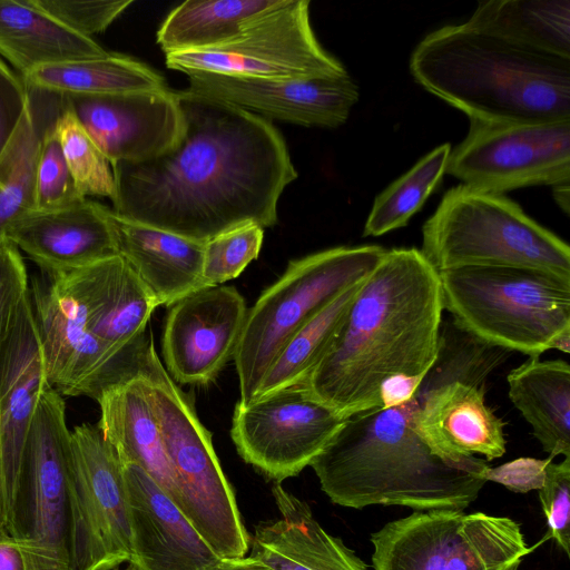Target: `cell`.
I'll return each instance as SVG.
<instances>
[{
    "label": "cell",
    "mask_w": 570,
    "mask_h": 570,
    "mask_svg": "<svg viewBox=\"0 0 570 570\" xmlns=\"http://www.w3.org/2000/svg\"><path fill=\"white\" fill-rule=\"evenodd\" d=\"M177 92L180 141L157 158L111 165V210L203 244L243 224L274 226L278 200L298 176L283 135L239 107Z\"/></svg>",
    "instance_id": "cell-1"
},
{
    "label": "cell",
    "mask_w": 570,
    "mask_h": 570,
    "mask_svg": "<svg viewBox=\"0 0 570 570\" xmlns=\"http://www.w3.org/2000/svg\"><path fill=\"white\" fill-rule=\"evenodd\" d=\"M443 311L439 273L420 249H386L333 345L301 385L343 419L381 407L386 379L425 375L433 365Z\"/></svg>",
    "instance_id": "cell-2"
},
{
    "label": "cell",
    "mask_w": 570,
    "mask_h": 570,
    "mask_svg": "<svg viewBox=\"0 0 570 570\" xmlns=\"http://www.w3.org/2000/svg\"><path fill=\"white\" fill-rule=\"evenodd\" d=\"M32 281L46 377L61 395L98 400L158 356L148 330L158 304L120 255Z\"/></svg>",
    "instance_id": "cell-3"
},
{
    "label": "cell",
    "mask_w": 570,
    "mask_h": 570,
    "mask_svg": "<svg viewBox=\"0 0 570 570\" xmlns=\"http://www.w3.org/2000/svg\"><path fill=\"white\" fill-rule=\"evenodd\" d=\"M416 406L414 396L346 419L309 464L332 502L429 511L463 510L478 498L487 482V461L453 462L435 454L412 425Z\"/></svg>",
    "instance_id": "cell-4"
},
{
    "label": "cell",
    "mask_w": 570,
    "mask_h": 570,
    "mask_svg": "<svg viewBox=\"0 0 570 570\" xmlns=\"http://www.w3.org/2000/svg\"><path fill=\"white\" fill-rule=\"evenodd\" d=\"M410 70L424 89L491 122L570 120V59L470 26H444L412 52Z\"/></svg>",
    "instance_id": "cell-5"
},
{
    "label": "cell",
    "mask_w": 570,
    "mask_h": 570,
    "mask_svg": "<svg viewBox=\"0 0 570 570\" xmlns=\"http://www.w3.org/2000/svg\"><path fill=\"white\" fill-rule=\"evenodd\" d=\"M443 307L476 340L540 356L570 352V278L515 267L439 272Z\"/></svg>",
    "instance_id": "cell-6"
},
{
    "label": "cell",
    "mask_w": 570,
    "mask_h": 570,
    "mask_svg": "<svg viewBox=\"0 0 570 570\" xmlns=\"http://www.w3.org/2000/svg\"><path fill=\"white\" fill-rule=\"evenodd\" d=\"M423 257L439 273L461 267L531 268L570 278V248L503 194L449 189L422 227Z\"/></svg>",
    "instance_id": "cell-7"
},
{
    "label": "cell",
    "mask_w": 570,
    "mask_h": 570,
    "mask_svg": "<svg viewBox=\"0 0 570 570\" xmlns=\"http://www.w3.org/2000/svg\"><path fill=\"white\" fill-rule=\"evenodd\" d=\"M385 252L379 245L338 246L288 263L247 311L233 357L239 404L254 401L265 374L291 338L336 296L364 281Z\"/></svg>",
    "instance_id": "cell-8"
},
{
    "label": "cell",
    "mask_w": 570,
    "mask_h": 570,
    "mask_svg": "<svg viewBox=\"0 0 570 570\" xmlns=\"http://www.w3.org/2000/svg\"><path fill=\"white\" fill-rule=\"evenodd\" d=\"M168 458L173 502L222 559L242 558L248 534L208 430L157 357L141 374Z\"/></svg>",
    "instance_id": "cell-9"
},
{
    "label": "cell",
    "mask_w": 570,
    "mask_h": 570,
    "mask_svg": "<svg viewBox=\"0 0 570 570\" xmlns=\"http://www.w3.org/2000/svg\"><path fill=\"white\" fill-rule=\"evenodd\" d=\"M371 541L375 570H518L532 550L514 520L451 509L389 522Z\"/></svg>",
    "instance_id": "cell-10"
},
{
    "label": "cell",
    "mask_w": 570,
    "mask_h": 570,
    "mask_svg": "<svg viewBox=\"0 0 570 570\" xmlns=\"http://www.w3.org/2000/svg\"><path fill=\"white\" fill-rule=\"evenodd\" d=\"M71 472L65 401L48 385L28 430L6 528L72 566Z\"/></svg>",
    "instance_id": "cell-11"
},
{
    "label": "cell",
    "mask_w": 570,
    "mask_h": 570,
    "mask_svg": "<svg viewBox=\"0 0 570 570\" xmlns=\"http://www.w3.org/2000/svg\"><path fill=\"white\" fill-rule=\"evenodd\" d=\"M169 69L268 79L348 75L317 41L308 0H275L255 14L234 40L217 47L166 53Z\"/></svg>",
    "instance_id": "cell-12"
},
{
    "label": "cell",
    "mask_w": 570,
    "mask_h": 570,
    "mask_svg": "<svg viewBox=\"0 0 570 570\" xmlns=\"http://www.w3.org/2000/svg\"><path fill=\"white\" fill-rule=\"evenodd\" d=\"M445 173L493 194L570 184V120L518 124L470 118L468 135L451 150Z\"/></svg>",
    "instance_id": "cell-13"
},
{
    "label": "cell",
    "mask_w": 570,
    "mask_h": 570,
    "mask_svg": "<svg viewBox=\"0 0 570 570\" xmlns=\"http://www.w3.org/2000/svg\"><path fill=\"white\" fill-rule=\"evenodd\" d=\"M71 557L73 570H112L131 558L122 464L98 425L71 432Z\"/></svg>",
    "instance_id": "cell-14"
},
{
    "label": "cell",
    "mask_w": 570,
    "mask_h": 570,
    "mask_svg": "<svg viewBox=\"0 0 570 570\" xmlns=\"http://www.w3.org/2000/svg\"><path fill=\"white\" fill-rule=\"evenodd\" d=\"M345 421L295 385L248 405L237 402L230 438L246 463L281 483L309 465Z\"/></svg>",
    "instance_id": "cell-15"
},
{
    "label": "cell",
    "mask_w": 570,
    "mask_h": 570,
    "mask_svg": "<svg viewBox=\"0 0 570 570\" xmlns=\"http://www.w3.org/2000/svg\"><path fill=\"white\" fill-rule=\"evenodd\" d=\"M63 99L110 166L157 158L175 148L184 132L179 96L169 88Z\"/></svg>",
    "instance_id": "cell-16"
},
{
    "label": "cell",
    "mask_w": 570,
    "mask_h": 570,
    "mask_svg": "<svg viewBox=\"0 0 570 570\" xmlns=\"http://www.w3.org/2000/svg\"><path fill=\"white\" fill-rule=\"evenodd\" d=\"M161 350L169 376L207 385L234 357L247 307L233 286L202 288L169 306Z\"/></svg>",
    "instance_id": "cell-17"
},
{
    "label": "cell",
    "mask_w": 570,
    "mask_h": 570,
    "mask_svg": "<svg viewBox=\"0 0 570 570\" xmlns=\"http://www.w3.org/2000/svg\"><path fill=\"white\" fill-rule=\"evenodd\" d=\"M187 91L228 102L267 120L305 127L336 128L358 101L346 75L313 79H268L210 72L188 73Z\"/></svg>",
    "instance_id": "cell-18"
},
{
    "label": "cell",
    "mask_w": 570,
    "mask_h": 570,
    "mask_svg": "<svg viewBox=\"0 0 570 570\" xmlns=\"http://www.w3.org/2000/svg\"><path fill=\"white\" fill-rule=\"evenodd\" d=\"M48 385L29 293L0 346V523L4 527L28 430Z\"/></svg>",
    "instance_id": "cell-19"
},
{
    "label": "cell",
    "mask_w": 570,
    "mask_h": 570,
    "mask_svg": "<svg viewBox=\"0 0 570 570\" xmlns=\"http://www.w3.org/2000/svg\"><path fill=\"white\" fill-rule=\"evenodd\" d=\"M138 570H216L222 561L164 490L138 465L122 464Z\"/></svg>",
    "instance_id": "cell-20"
},
{
    "label": "cell",
    "mask_w": 570,
    "mask_h": 570,
    "mask_svg": "<svg viewBox=\"0 0 570 570\" xmlns=\"http://www.w3.org/2000/svg\"><path fill=\"white\" fill-rule=\"evenodd\" d=\"M487 389L460 381L419 390L412 425L439 456L468 462L483 455L501 458L507 450L505 422L485 403Z\"/></svg>",
    "instance_id": "cell-21"
},
{
    "label": "cell",
    "mask_w": 570,
    "mask_h": 570,
    "mask_svg": "<svg viewBox=\"0 0 570 570\" xmlns=\"http://www.w3.org/2000/svg\"><path fill=\"white\" fill-rule=\"evenodd\" d=\"M6 238L45 273L86 267L117 256L110 208L87 198L52 210H31L16 220Z\"/></svg>",
    "instance_id": "cell-22"
},
{
    "label": "cell",
    "mask_w": 570,
    "mask_h": 570,
    "mask_svg": "<svg viewBox=\"0 0 570 570\" xmlns=\"http://www.w3.org/2000/svg\"><path fill=\"white\" fill-rule=\"evenodd\" d=\"M118 254L125 258L158 306H171L205 288L204 244L132 222L110 209Z\"/></svg>",
    "instance_id": "cell-23"
},
{
    "label": "cell",
    "mask_w": 570,
    "mask_h": 570,
    "mask_svg": "<svg viewBox=\"0 0 570 570\" xmlns=\"http://www.w3.org/2000/svg\"><path fill=\"white\" fill-rule=\"evenodd\" d=\"M273 495L282 517L256 528L252 557L275 570H367L341 539L320 525L304 501L281 483Z\"/></svg>",
    "instance_id": "cell-24"
},
{
    "label": "cell",
    "mask_w": 570,
    "mask_h": 570,
    "mask_svg": "<svg viewBox=\"0 0 570 570\" xmlns=\"http://www.w3.org/2000/svg\"><path fill=\"white\" fill-rule=\"evenodd\" d=\"M97 402L100 406L97 425L121 464L138 465L173 501L171 471L142 376L109 387Z\"/></svg>",
    "instance_id": "cell-25"
},
{
    "label": "cell",
    "mask_w": 570,
    "mask_h": 570,
    "mask_svg": "<svg viewBox=\"0 0 570 570\" xmlns=\"http://www.w3.org/2000/svg\"><path fill=\"white\" fill-rule=\"evenodd\" d=\"M108 55L92 38L78 35L33 0H0V56L19 75L40 67Z\"/></svg>",
    "instance_id": "cell-26"
},
{
    "label": "cell",
    "mask_w": 570,
    "mask_h": 570,
    "mask_svg": "<svg viewBox=\"0 0 570 570\" xmlns=\"http://www.w3.org/2000/svg\"><path fill=\"white\" fill-rule=\"evenodd\" d=\"M28 88L27 110L0 153V243L16 220L36 208V171L42 141L66 107L63 95Z\"/></svg>",
    "instance_id": "cell-27"
},
{
    "label": "cell",
    "mask_w": 570,
    "mask_h": 570,
    "mask_svg": "<svg viewBox=\"0 0 570 570\" xmlns=\"http://www.w3.org/2000/svg\"><path fill=\"white\" fill-rule=\"evenodd\" d=\"M508 395L552 459L570 458V365L564 360H528L507 375Z\"/></svg>",
    "instance_id": "cell-28"
},
{
    "label": "cell",
    "mask_w": 570,
    "mask_h": 570,
    "mask_svg": "<svg viewBox=\"0 0 570 570\" xmlns=\"http://www.w3.org/2000/svg\"><path fill=\"white\" fill-rule=\"evenodd\" d=\"M466 22L513 42L570 59L569 0L482 1Z\"/></svg>",
    "instance_id": "cell-29"
},
{
    "label": "cell",
    "mask_w": 570,
    "mask_h": 570,
    "mask_svg": "<svg viewBox=\"0 0 570 570\" xmlns=\"http://www.w3.org/2000/svg\"><path fill=\"white\" fill-rule=\"evenodd\" d=\"M30 87L62 95H111L168 88L165 78L120 53L40 67L22 76Z\"/></svg>",
    "instance_id": "cell-30"
},
{
    "label": "cell",
    "mask_w": 570,
    "mask_h": 570,
    "mask_svg": "<svg viewBox=\"0 0 570 570\" xmlns=\"http://www.w3.org/2000/svg\"><path fill=\"white\" fill-rule=\"evenodd\" d=\"M275 0H189L175 7L157 31L166 53L200 50L236 39L245 24Z\"/></svg>",
    "instance_id": "cell-31"
},
{
    "label": "cell",
    "mask_w": 570,
    "mask_h": 570,
    "mask_svg": "<svg viewBox=\"0 0 570 570\" xmlns=\"http://www.w3.org/2000/svg\"><path fill=\"white\" fill-rule=\"evenodd\" d=\"M363 282L336 296L291 338L265 374L254 401L306 381L333 345Z\"/></svg>",
    "instance_id": "cell-32"
},
{
    "label": "cell",
    "mask_w": 570,
    "mask_h": 570,
    "mask_svg": "<svg viewBox=\"0 0 570 570\" xmlns=\"http://www.w3.org/2000/svg\"><path fill=\"white\" fill-rule=\"evenodd\" d=\"M451 145L445 142L422 157L375 198L363 237L381 236L407 225L445 174Z\"/></svg>",
    "instance_id": "cell-33"
},
{
    "label": "cell",
    "mask_w": 570,
    "mask_h": 570,
    "mask_svg": "<svg viewBox=\"0 0 570 570\" xmlns=\"http://www.w3.org/2000/svg\"><path fill=\"white\" fill-rule=\"evenodd\" d=\"M512 352L485 344L466 334L453 322L440 330L439 350L419 390L460 381L487 389V379Z\"/></svg>",
    "instance_id": "cell-34"
},
{
    "label": "cell",
    "mask_w": 570,
    "mask_h": 570,
    "mask_svg": "<svg viewBox=\"0 0 570 570\" xmlns=\"http://www.w3.org/2000/svg\"><path fill=\"white\" fill-rule=\"evenodd\" d=\"M55 132L78 193L85 198L100 196L112 200L116 185L111 166L67 106L55 124Z\"/></svg>",
    "instance_id": "cell-35"
},
{
    "label": "cell",
    "mask_w": 570,
    "mask_h": 570,
    "mask_svg": "<svg viewBox=\"0 0 570 570\" xmlns=\"http://www.w3.org/2000/svg\"><path fill=\"white\" fill-rule=\"evenodd\" d=\"M264 228L247 223L218 234L204 244L203 279L206 287L236 278L259 255Z\"/></svg>",
    "instance_id": "cell-36"
},
{
    "label": "cell",
    "mask_w": 570,
    "mask_h": 570,
    "mask_svg": "<svg viewBox=\"0 0 570 570\" xmlns=\"http://www.w3.org/2000/svg\"><path fill=\"white\" fill-rule=\"evenodd\" d=\"M82 199L85 197L76 188L53 125L43 138L38 159L35 209H59Z\"/></svg>",
    "instance_id": "cell-37"
},
{
    "label": "cell",
    "mask_w": 570,
    "mask_h": 570,
    "mask_svg": "<svg viewBox=\"0 0 570 570\" xmlns=\"http://www.w3.org/2000/svg\"><path fill=\"white\" fill-rule=\"evenodd\" d=\"M134 1L33 0V3L69 30L91 38L105 31Z\"/></svg>",
    "instance_id": "cell-38"
},
{
    "label": "cell",
    "mask_w": 570,
    "mask_h": 570,
    "mask_svg": "<svg viewBox=\"0 0 570 570\" xmlns=\"http://www.w3.org/2000/svg\"><path fill=\"white\" fill-rule=\"evenodd\" d=\"M542 510L549 525V537L570 553V458L552 461L546 468V478L539 490Z\"/></svg>",
    "instance_id": "cell-39"
},
{
    "label": "cell",
    "mask_w": 570,
    "mask_h": 570,
    "mask_svg": "<svg viewBox=\"0 0 570 570\" xmlns=\"http://www.w3.org/2000/svg\"><path fill=\"white\" fill-rule=\"evenodd\" d=\"M28 294V274L23 259L18 248L4 238L0 243V346Z\"/></svg>",
    "instance_id": "cell-40"
},
{
    "label": "cell",
    "mask_w": 570,
    "mask_h": 570,
    "mask_svg": "<svg viewBox=\"0 0 570 570\" xmlns=\"http://www.w3.org/2000/svg\"><path fill=\"white\" fill-rule=\"evenodd\" d=\"M29 101V88L21 75L0 58V153L18 127Z\"/></svg>",
    "instance_id": "cell-41"
},
{
    "label": "cell",
    "mask_w": 570,
    "mask_h": 570,
    "mask_svg": "<svg viewBox=\"0 0 570 570\" xmlns=\"http://www.w3.org/2000/svg\"><path fill=\"white\" fill-rule=\"evenodd\" d=\"M0 570H72L49 557L37 544L20 540L0 523Z\"/></svg>",
    "instance_id": "cell-42"
},
{
    "label": "cell",
    "mask_w": 570,
    "mask_h": 570,
    "mask_svg": "<svg viewBox=\"0 0 570 570\" xmlns=\"http://www.w3.org/2000/svg\"><path fill=\"white\" fill-rule=\"evenodd\" d=\"M552 460L551 456L547 459L518 458L497 468L489 466L484 479L500 483L518 493L540 490L544 482L546 468Z\"/></svg>",
    "instance_id": "cell-43"
},
{
    "label": "cell",
    "mask_w": 570,
    "mask_h": 570,
    "mask_svg": "<svg viewBox=\"0 0 570 570\" xmlns=\"http://www.w3.org/2000/svg\"><path fill=\"white\" fill-rule=\"evenodd\" d=\"M424 376L396 374L386 379L380 387L381 407L399 406L413 399Z\"/></svg>",
    "instance_id": "cell-44"
},
{
    "label": "cell",
    "mask_w": 570,
    "mask_h": 570,
    "mask_svg": "<svg viewBox=\"0 0 570 570\" xmlns=\"http://www.w3.org/2000/svg\"><path fill=\"white\" fill-rule=\"evenodd\" d=\"M216 570H275L258 559L248 556L242 558L222 559Z\"/></svg>",
    "instance_id": "cell-45"
},
{
    "label": "cell",
    "mask_w": 570,
    "mask_h": 570,
    "mask_svg": "<svg viewBox=\"0 0 570 570\" xmlns=\"http://www.w3.org/2000/svg\"><path fill=\"white\" fill-rule=\"evenodd\" d=\"M553 196L558 205L566 214H569L570 184H561L552 187Z\"/></svg>",
    "instance_id": "cell-46"
},
{
    "label": "cell",
    "mask_w": 570,
    "mask_h": 570,
    "mask_svg": "<svg viewBox=\"0 0 570 570\" xmlns=\"http://www.w3.org/2000/svg\"><path fill=\"white\" fill-rule=\"evenodd\" d=\"M126 570H138V569L130 564Z\"/></svg>",
    "instance_id": "cell-47"
}]
</instances>
